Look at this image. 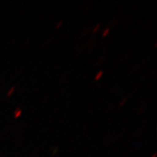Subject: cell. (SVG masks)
Instances as JSON below:
<instances>
[{"mask_svg": "<svg viewBox=\"0 0 157 157\" xmlns=\"http://www.w3.org/2000/svg\"><path fill=\"white\" fill-rule=\"evenodd\" d=\"M22 110L20 109L19 108H17L16 110L15 111V112H14V116H15V118H18L19 117V116H21V115H22Z\"/></svg>", "mask_w": 157, "mask_h": 157, "instance_id": "cell-1", "label": "cell"}, {"mask_svg": "<svg viewBox=\"0 0 157 157\" xmlns=\"http://www.w3.org/2000/svg\"><path fill=\"white\" fill-rule=\"evenodd\" d=\"M99 27H100V24L99 23H98V24L95 25V27L93 28V32L95 33V32H96V31H98V30L99 29Z\"/></svg>", "mask_w": 157, "mask_h": 157, "instance_id": "cell-5", "label": "cell"}, {"mask_svg": "<svg viewBox=\"0 0 157 157\" xmlns=\"http://www.w3.org/2000/svg\"><path fill=\"white\" fill-rule=\"evenodd\" d=\"M15 90V87H12L11 88H10V90L8 91V93H7V96H10V95H12L14 93V91Z\"/></svg>", "mask_w": 157, "mask_h": 157, "instance_id": "cell-3", "label": "cell"}, {"mask_svg": "<svg viewBox=\"0 0 157 157\" xmlns=\"http://www.w3.org/2000/svg\"><path fill=\"white\" fill-rule=\"evenodd\" d=\"M126 100H127V99H126V98H124V99H123L122 100H121V102H120V106H121V107H122V106L124 105V103H125V102H126Z\"/></svg>", "mask_w": 157, "mask_h": 157, "instance_id": "cell-6", "label": "cell"}, {"mask_svg": "<svg viewBox=\"0 0 157 157\" xmlns=\"http://www.w3.org/2000/svg\"><path fill=\"white\" fill-rule=\"evenodd\" d=\"M63 24V21H59L58 23H57V25H56V28H59L61 26H62Z\"/></svg>", "mask_w": 157, "mask_h": 157, "instance_id": "cell-7", "label": "cell"}, {"mask_svg": "<svg viewBox=\"0 0 157 157\" xmlns=\"http://www.w3.org/2000/svg\"><path fill=\"white\" fill-rule=\"evenodd\" d=\"M109 31H110V28H107L106 30H104L103 32V35H103V37H106V36L109 34Z\"/></svg>", "mask_w": 157, "mask_h": 157, "instance_id": "cell-4", "label": "cell"}, {"mask_svg": "<svg viewBox=\"0 0 157 157\" xmlns=\"http://www.w3.org/2000/svg\"><path fill=\"white\" fill-rule=\"evenodd\" d=\"M103 75V71H99V72L97 73V74L95 75V80H99V79H100L102 77V75Z\"/></svg>", "mask_w": 157, "mask_h": 157, "instance_id": "cell-2", "label": "cell"}, {"mask_svg": "<svg viewBox=\"0 0 157 157\" xmlns=\"http://www.w3.org/2000/svg\"><path fill=\"white\" fill-rule=\"evenodd\" d=\"M155 154H154V155H152V157H155Z\"/></svg>", "mask_w": 157, "mask_h": 157, "instance_id": "cell-8", "label": "cell"}]
</instances>
